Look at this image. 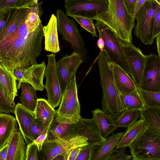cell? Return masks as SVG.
Returning <instances> with one entry per match:
<instances>
[{
	"mask_svg": "<svg viewBox=\"0 0 160 160\" xmlns=\"http://www.w3.org/2000/svg\"><path fill=\"white\" fill-rule=\"evenodd\" d=\"M92 119L103 138H106L118 129L114 123V119L103 110L97 108L92 111Z\"/></svg>",
	"mask_w": 160,
	"mask_h": 160,
	"instance_id": "20",
	"label": "cell"
},
{
	"mask_svg": "<svg viewBox=\"0 0 160 160\" xmlns=\"http://www.w3.org/2000/svg\"><path fill=\"white\" fill-rule=\"evenodd\" d=\"M152 37L154 38L160 35V5H158L156 13L153 21L152 29Z\"/></svg>",
	"mask_w": 160,
	"mask_h": 160,
	"instance_id": "42",
	"label": "cell"
},
{
	"mask_svg": "<svg viewBox=\"0 0 160 160\" xmlns=\"http://www.w3.org/2000/svg\"><path fill=\"white\" fill-rule=\"evenodd\" d=\"M147 0H136L133 15V17L134 19H135V16L138 11Z\"/></svg>",
	"mask_w": 160,
	"mask_h": 160,
	"instance_id": "48",
	"label": "cell"
},
{
	"mask_svg": "<svg viewBox=\"0 0 160 160\" xmlns=\"http://www.w3.org/2000/svg\"><path fill=\"white\" fill-rule=\"evenodd\" d=\"M156 1L159 5H160V0H154Z\"/></svg>",
	"mask_w": 160,
	"mask_h": 160,
	"instance_id": "53",
	"label": "cell"
},
{
	"mask_svg": "<svg viewBox=\"0 0 160 160\" xmlns=\"http://www.w3.org/2000/svg\"><path fill=\"white\" fill-rule=\"evenodd\" d=\"M140 88L150 91L160 92V56L150 53L146 62Z\"/></svg>",
	"mask_w": 160,
	"mask_h": 160,
	"instance_id": "11",
	"label": "cell"
},
{
	"mask_svg": "<svg viewBox=\"0 0 160 160\" xmlns=\"http://www.w3.org/2000/svg\"><path fill=\"white\" fill-rule=\"evenodd\" d=\"M16 80L12 72L0 65V86L8 96L14 101L18 95Z\"/></svg>",
	"mask_w": 160,
	"mask_h": 160,
	"instance_id": "25",
	"label": "cell"
},
{
	"mask_svg": "<svg viewBox=\"0 0 160 160\" xmlns=\"http://www.w3.org/2000/svg\"><path fill=\"white\" fill-rule=\"evenodd\" d=\"M48 62L45 71L44 76L46 81L44 88L47 91V100L54 108L60 104L62 93L60 87L57 72V63L55 55H47Z\"/></svg>",
	"mask_w": 160,
	"mask_h": 160,
	"instance_id": "10",
	"label": "cell"
},
{
	"mask_svg": "<svg viewBox=\"0 0 160 160\" xmlns=\"http://www.w3.org/2000/svg\"><path fill=\"white\" fill-rule=\"evenodd\" d=\"M141 118L151 128L160 132V108L150 107L140 110Z\"/></svg>",
	"mask_w": 160,
	"mask_h": 160,
	"instance_id": "29",
	"label": "cell"
},
{
	"mask_svg": "<svg viewBox=\"0 0 160 160\" xmlns=\"http://www.w3.org/2000/svg\"><path fill=\"white\" fill-rule=\"evenodd\" d=\"M38 0H26L24 7H29L38 3Z\"/></svg>",
	"mask_w": 160,
	"mask_h": 160,
	"instance_id": "51",
	"label": "cell"
},
{
	"mask_svg": "<svg viewBox=\"0 0 160 160\" xmlns=\"http://www.w3.org/2000/svg\"><path fill=\"white\" fill-rule=\"evenodd\" d=\"M13 113L19 125V129L27 144L33 142L32 132V123L35 119L34 112L32 111L21 103L16 105Z\"/></svg>",
	"mask_w": 160,
	"mask_h": 160,
	"instance_id": "14",
	"label": "cell"
},
{
	"mask_svg": "<svg viewBox=\"0 0 160 160\" xmlns=\"http://www.w3.org/2000/svg\"><path fill=\"white\" fill-rule=\"evenodd\" d=\"M141 117L140 110H124L114 119V123L118 127L128 128Z\"/></svg>",
	"mask_w": 160,
	"mask_h": 160,
	"instance_id": "30",
	"label": "cell"
},
{
	"mask_svg": "<svg viewBox=\"0 0 160 160\" xmlns=\"http://www.w3.org/2000/svg\"><path fill=\"white\" fill-rule=\"evenodd\" d=\"M8 145L0 150V160H6L7 155Z\"/></svg>",
	"mask_w": 160,
	"mask_h": 160,
	"instance_id": "49",
	"label": "cell"
},
{
	"mask_svg": "<svg viewBox=\"0 0 160 160\" xmlns=\"http://www.w3.org/2000/svg\"><path fill=\"white\" fill-rule=\"evenodd\" d=\"M25 21L0 41V65L12 72L16 68L37 63L41 53L44 37L41 22L35 30L29 32Z\"/></svg>",
	"mask_w": 160,
	"mask_h": 160,
	"instance_id": "1",
	"label": "cell"
},
{
	"mask_svg": "<svg viewBox=\"0 0 160 160\" xmlns=\"http://www.w3.org/2000/svg\"><path fill=\"white\" fill-rule=\"evenodd\" d=\"M17 8H6L0 9V32L8 25Z\"/></svg>",
	"mask_w": 160,
	"mask_h": 160,
	"instance_id": "37",
	"label": "cell"
},
{
	"mask_svg": "<svg viewBox=\"0 0 160 160\" xmlns=\"http://www.w3.org/2000/svg\"><path fill=\"white\" fill-rule=\"evenodd\" d=\"M57 72L60 87L62 94L73 78L67 65L61 59L57 62Z\"/></svg>",
	"mask_w": 160,
	"mask_h": 160,
	"instance_id": "32",
	"label": "cell"
},
{
	"mask_svg": "<svg viewBox=\"0 0 160 160\" xmlns=\"http://www.w3.org/2000/svg\"><path fill=\"white\" fill-rule=\"evenodd\" d=\"M129 147L132 159L160 160V132L147 125Z\"/></svg>",
	"mask_w": 160,
	"mask_h": 160,
	"instance_id": "3",
	"label": "cell"
},
{
	"mask_svg": "<svg viewBox=\"0 0 160 160\" xmlns=\"http://www.w3.org/2000/svg\"><path fill=\"white\" fill-rule=\"evenodd\" d=\"M156 38V45L157 52L158 55L160 56V35L158 36Z\"/></svg>",
	"mask_w": 160,
	"mask_h": 160,
	"instance_id": "52",
	"label": "cell"
},
{
	"mask_svg": "<svg viewBox=\"0 0 160 160\" xmlns=\"http://www.w3.org/2000/svg\"><path fill=\"white\" fill-rule=\"evenodd\" d=\"M26 0H0V9L24 7Z\"/></svg>",
	"mask_w": 160,
	"mask_h": 160,
	"instance_id": "40",
	"label": "cell"
},
{
	"mask_svg": "<svg viewBox=\"0 0 160 160\" xmlns=\"http://www.w3.org/2000/svg\"><path fill=\"white\" fill-rule=\"evenodd\" d=\"M32 6L17 8L11 20L5 28L0 32V41L15 31L25 21Z\"/></svg>",
	"mask_w": 160,
	"mask_h": 160,
	"instance_id": "26",
	"label": "cell"
},
{
	"mask_svg": "<svg viewBox=\"0 0 160 160\" xmlns=\"http://www.w3.org/2000/svg\"><path fill=\"white\" fill-rule=\"evenodd\" d=\"M123 107L127 110H142L145 108L143 101L138 89L128 93L120 92Z\"/></svg>",
	"mask_w": 160,
	"mask_h": 160,
	"instance_id": "27",
	"label": "cell"
},
{
	"mask_svg": "<svg viewBox=\"0 0 160 160\" xmlns=\"http://www.w3.org/2000/svg\"><path fill=\"white\" fill-rule=\"evenodd\" d=\"M16 118L0 112V150L6 146L15 132L18 129Z\"/></svg>",
	"mask_w": 160,
	"mask_h": 160,
	"instance_id": "18",
	"label": "cell"
},
{
	"mask_svg": "<svg viewBox=\"0 0 160 160\" xmlns=\"http://www.w3.org/2000/svg\"><path fill=\"white\" fill-rule=\"evenodd\" d=\"M99 38L97 42V45L100 50V52L103 51V49L104 46V42L102 38L98 36Z\"/></svg>",
	"mask_w": 160,
	"mask_h": 160,
	"instance_id": "50",
	"label": "cell"
},
{
	"mask_svg": "<svg viewBox=\"0 0 160 160\" xmlns=\"http://www.w3.org/2000/svg\"><path fill=\"white\" fill-rule=\"evenodd\" d=\"M126 147L119 148L115 153L112 154L107 160H130L132 159V156L126 153Z\"/></svg>",
	"mask_w": 160,
	"mask_h": 160,
	"instance_id": "43",
	"label": "cell"
},
{
	"mask_svg": "<svg viewBox=\"0 0 160 160\" xmlns=\"http://www.w3.org/2000/svg\"><path fill=\"white\" fill-rule=\"evenodd\" d=\"M8 145L6 160H26L27 146L18 129L14 133Z\"/></svg>",
	"mask_w": 160,
	"mask_h": 160,
	"instance_id": "16",
	"label": "cell"
},
{
	"mask_svg": "<svg viewBox=\"0 0 160 160\" xmlns=\"http://www.w3.org/2000/svg\"><path fill=\"white\" fill-rule=\"evenodd\" d=\"M61 59L65 63L72 78L76 77L77 71L83 62L80 55L74 51L71 55H66Z\"/></svg>",
	"mask_w": 160,
	"mask_h": 160,
	"instance_id": "34",
	"label": "cell"
},
{
	"mask_svg": "<svg viewBox=\"0 0 160 160\" xmlns=\"http://www.w3.org/2000/svg\"><path fill=\"white\" fill-rule=\"evenodd\" d=\"M147 126V124L141 118L139 120L127 128L117 143L116 149L129 147Z\"/></svg>",
	"mask_w": 160,
	"mask_h": 160,
	"instance_id": "24",
	"label": "cell"
},
{
	"mask_svg": "<svg viewBox=\"0 0 160 160\" xmlns=\"http://www.w3.org/2000/svg\"><path fill=\"white\" fill-rule=\"evenodd\" d=\"M94 25L98 32V36L101 37L104 42L103 51L109 60L120 67L132 77L131 71L121 45L122 41L110 28L102 22L96 20Z\"/></svg>",
	"mask_w": 160,
	"mask_h": 160,
	"instance_id": "4",
	"label": "cell"
},
{
	"mask_svg": "<svg viewBox=\"0 0 160 160\" xmlns=\"http://www.w3.org/2000/svg\"><path fill=\"white\" fill-rule=\"evenodd\" d=\"M37 101L34 112L36 119L46 125L50 126L57 115L56 110L45 99L37 98Z\"/></svg>",
	"mask_w": 160,
	"mask_h": 160,
	"instance_id": "23",
	"label": "cell"
},
{
	"mask_svg": "<svg viewBox=\"0 0 160 160\" xmlns=\"http://www.w3.org/2000/svg\"><path fill=\"white\" fill-rule=\"evenodd\" d=\"M67 16H77L92 18L107 10L108 0H65Z\"/></svg>",
	"mask_w": 160,
	"mask_h": 160,
	"instance_id": "8",
	"label": "cell"
},
{
	"mask_svg": "<svg viewBox=\"0 0 160 160\" xmlns=\"http://www.w3.org/2000/svg\"><path fill=\"white\" fill-rule=\"evenodd\" d=\"M82 118L77 121L60 118L57 115L48 128L46 138L52 140L68 138L78 134V132L84 126Z\"/></svg>",
	"mask_w": 160,
	"mask_h": 160,
	"instance_id": "12",
	"label": "cell"
},
{
	"mask_svg": "<svg viewBox=\"0 0 160 160\" xmlns=\"http://www.w3.org/2000/svg\"><path fill=\"white\" fill-rule=\"evenodd\" d=\"M127 7L131 14L133 16L136 0H125Z\"/></svg>",
	"mask_w": 160,
	"mask_h": 160,
	"instance_id": "47",
	"label": "cell"
},
{
	"mask_svg": "<svg viewBox=\"0 0 160 160\" xmlns=\"http://www.w3.org/2000/svg\"><path fill=\"white\" fill-rule=\"evenodd\" d=\"M71 17L74 18L82 28L90 32L93 37H97L96 28L93 21V19L77 16H73Z\"/></svg>",
	"mask_w": 160,
	"mask_h": 160,
	"instance_id": "36",
	"label": "cell"
},
{
	"mask_svg": "<svg viewBox=\"0 0 160 160\" xmlns=\"http://www.w3.org/2000/svg\"><path fill=\"white\" fill-rule=\"evenodd\" d=\"M123 132L112 134L100 145L96 146L91 160H107L118 149H114Z\"/></svg>",
	"mask_w": 160,
	"mask_h": 160,
	"instance_id": "19",
	"label": "cell"
},
{
	"mask_svg": "<svg viewBox=\"0 0 160 160\" xmlns=\"http://www.w3.org/2000/svg\"><path fill=\"white\" fill-rule=\"evenodd\" d=\"M15 106L14 101L8 96L0 86V112L13 113Z\"/></svg>",
	"mask_w": 160,
	"mask_h": 160,
	"instance_id": "35",
	"label": "cell"
},
{
	"mask_svg": "<svg viewBox=\"0 0 160 160\" xmlns=\"http://www.w3.org/2000/svg\"><path fill=\"white\" fill-rule=\"evenodd\" d=\"M20 88L21 104L29 110L34 112L38 98L36 91L28 82L21 83Z\"/></svg>",
	"mask_w": 160,
	"mask_h": 160,
	"instance_id": "28",
	"label": "cell"
},
{
	"mask_svg": "<svg viewBox=\"0 0 160 160\" xmlns=\"http://www.w3.org/2000/svg\"><path fill=\"white\" fill-rule=\"evenodd\" d=\"M49 126L44 124L35 118L32 126V135L34 140L36 139L45 131L48 129Z\"/></svg>",
	"mask_w": 160,
	"mask_h": 160,
	"instance_id": "38",
	"label": "cell"
},
{
	"mask_svg": "<svg viewBox=\"0 0 160 160\" xmlns=\"http://www.w3.org/2000/svg\"><path fill=\"white\" fill-rule=\"evenodd\" d=\"M84 146H78L71 149L68 154L67 160H75Z\"/></svg>",
	"mask_w": 160,
	"mask_h": 160,
	"instance_id": "46",
	"label": "cell"
},
{
	"mask_svg": "<svg viewBox=\"0 0 160 160\" xmlns=\"http://www.w3.org/2000/svg\"><path fill=\"white\" fill-rule=\"evenodd\" d=\"M42 4V2L32 6L28 14L25 22L29 32L35 30L41 22L40 17L42 13L41 9Z\"/></svg>",
	"mask_w": 160,
	"mask_h": 160,
	"instance_id": "31",
	"label": "cell"
},
{
	"mask_svg": "<svg viewBox=\"0 0 160 160\" xmlns=\"http://www.w3.org/2000/svg\"><path fill=\"white\" fill-rule=\"evenodd\" d=\"M84 125L78 134L83 135L88 139V145L98 146L105 142L106 138H103L92 119L82 118Z\"/></svg>",
	"mask_w": 160,
	"mask_h": 160,
	"instance_id": "22",
	"label": "cell"
},
{
	"mask_svg": "<svg viewBox=\"0 0 160 160\" xmlns=\"http://www.w3.org/2000/svg\"><path fill=\"white\" fill-rule=\"evenodd\" d=\"M59 108L56 110L60 118L79 121L80 106L78 96L76 77H73L62 94Z\"/></svg>",
	"mask_w": 160,
	"mask_h": 160,
	"instance_id": "9",
	"label": "cell"
},
{
	"mask_svg": "<svg viewBox=\"0 0 160 160\" xmlns=\"http://www.w3.org/2000/svg\"><path fill=\"white\" fill-rule=\"evenodd\" d=\"M46 66L44 61L40 63L32 64L24 70V82L31 85L37 91H43L44 88L43 79Z\"/></svg>",
	"mask_w": 160,
	"mask_h": 160,
	"instance_id": "15",
	"label": "cell"
},
{
	"mask_svg": "<svg viewBox=\"0 0 160 160\" xmlns=\"http://www.w3.org/2000/svg\"><path fill=\"white\" fill-rule=\"evenodd\" d=\"M26 67H19L15 68L13 73L14 75L16 80L18 82L17 85V88L19 89L20 88L21 83L24 82V79L23 78L24 72Z\"/></svg>",
	"mask_w": 160,
	"mask_h": 160,
	"instance_id": "44",
	"label": "cell"
},
{
	"mask_svg": "<svg viewBox=\"0 0 160 160\" xmlns=\"http://www.w3.org/2000/svg\"><path fill=\"white\" fill-rule=\"evenodd\" d=\"M137 89L146 108H160V92H154L144 90L140 87Z\"/></svg>",
	"mask_w": 160,
	"mask_h": 160,
	"instance_id": "33",
	"label": "cell"
},
{
	"mask_svg": "<svg viewBox=\"0 0 160 160\" xmlns=\"http://www.w3.org/2000/svg\"><path fill=\"white\" fill-rule=\"evenodd\" d=\"M48 129L45 131L33 141L37 145L39 152L42 150V144L47 137Z\"/></svg>",
	"mask_w": 160,
	"mask_h": 160,
	"instance_id": "45",
	"label": "cell"
},
{
	"mask_svg": "<svg viewBox=\"0 0 160 160\" xmlns=\"http://www.w3.org/2000/svg\"><path fill=\"white\" fill-rule=\"evenodd\" d=\"M56 18L58 30L63 39L70 44L72 48L80 55L83 60H85L87 51L77 24L62 9L57 11Z\"/></svg>",
	"mask_w": 160,
	"mask_h": 160,
	"instance_id": "6",
	"label": "cell"
},
{
	"mask_svg": "<svg viewBox=\"0 0 160 160\" xmlns=\"http://www.w3.org/2000/svg\"><path fill=\"white\" fill-rule=\"evenodd\" d=\"M45 50L54 53L60 51L56 16L52 14L46 26L43 27Z\"/></svg>",
	"mask_w": 160,
	"mask_h": 160,
	"instance_id": "17",
	"label": "cell"
},
{
	"mask_svg": "<svg viewBox=\"0 0 160 160\" xmlns=\"http://www.w3.org/2000/svg\"><path fill=\"white\" fill-rule=\"evenodd\" d=\"M158 5L154 0H147L135 17L137 24L134 30V34L146 45H152L153 43L152 26Z\"/></svg>",
	"mask_w": 160,
	"mask_h": 160,
	"instance_id": "7",
	"label": "cell"
},
{
	"mask_svg": "<svg viewBox=\"0 0 160 160\" xmlns=\"http://www.w3.org/2000/svg\"><path fill=\"white\" fill-rule=\"evenodd\" d=\"M38 148L34 142L27 144L26 151V160H38Z\"/></svg>",
	"mask_w": 160,
	"mask_h": 160,
	"instance_id": "41",
	"label": "cell"
},
{
	"mask_svg": "<svg viewBox=\"0 0 160 160\" xmlns=\"http://www.w3.org/2000/svg\"><path fill=\"white\" fill-rule=\"evenodd\" d=\"M112 65L115 84L120 92L128 93L137 89V85L128 74L117 65L112 63Z\"/></svg>",
	"mask_w": 160,
	"mask_h": 160,
	"instance_id": "21",
	"label": "cell"
},
{
	"mask_svg": "<svg viewBox=\"0 0 160 160\" xmlns=\"http://www.w3.org/2000/svg\"><path fill=\"white\" fill-rule=\"evenodd\" d=\"M88 140L87 138L80 134L52 140L46 138L42 144V150L46 160H67L71 149L88 145Z\"/></svg>",
	"mask_w": 160,
	"mask_h": 160,
	"instance_id": "5",
	"label": "cell"
},
{
	"mask_svg": "<svg viewBox=\"0 0 160 160\" xmlns=\"http://www.w3.org/2000/svg\"><path fill=\"white\" fill-rule=\"evenodd\" d=\"M96 146L88 145L84 146L75 160H91Z\"/></svg>",
	"mask_w": 160,
	"mask_h": 160,
	"instance_id": "39",
	"label": "cell"
},
{
	"mask_svg": "<svg viewBox=\"0 0 160 160\" xmlns=\"http://www.w3.org/2000/svg\"><path fill=\"white\" fill-rule=\"evenodd\" d=\"M121 45L131 71L132 77L137 86L140 87L145 64L146 55L132 43L122 41Z\"/></svg>",
	"mask_w": 160,
	"mask_h": 160,
	"instance_id": "13",
	"label": "cell"
},
{
	"mask_svg": "<svg viewBox=\"0 0 160 160\" xmlns=\"http://www.w3.org/2000/svg\"><path fill=\"white\" fill-rule=\"evenodd\" d=\"M107 10L96 16L110 28L122 41L132 43V31L135 19L129 12L125 0H108Z\"/></svg>",
	"mask_w": 160,
	"mask_h": 160,
	"instance_id": "2",
	"label": "cell"
}]
</instances>
